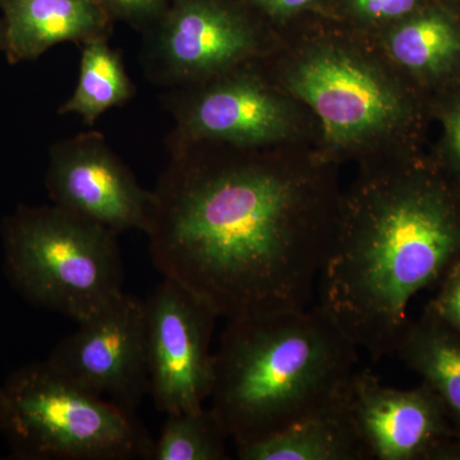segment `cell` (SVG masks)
Returning <instances> with one entry per match:
<instances>
[{
	"label": "cell",
	"instance_id": "obj_16",
	"mask_svg": "<svg viewBox=\"0 0 460 460\" xmlns=\"http://www.w3.org/2000/svg\"><path fill=\"white\" fill-rule=\"evenodd\" d=\"M389 50L396 62L420 74H441L460 58V26L447 9L425 5L393 30Z\"/></svg>",
	"mask_w": 460,
	"mask_h": 460
},
{
	"label": "cell",
	"instance_id": "obj_9",
	"mask_svg": "<svg viewBox=\"0 0 460 460\" xmlns=\"http://www.w3.org/2000/svg\"><path fill=\"white\" fill-rule=\"evenodd\" d=\"M45 184L53 205L115 234H147L153 224L155 193L142 189L102 133H80L54 145Z\"/></svg>",
	"mask_w": 460,
	"mask_h": 460
},
{
	"label": "cell",
	"instance_id": "obj_3",
	"mask_svg": "<svg viewBox=\"0 0 460 460\" xmlns=\"http://www.w3.org/2000/svg\"><path fill=\"white\" fill-rule=\"evenodd\" d=\"M358 348L319 305L226 320L210 410L235 447L341 410Z\"/></svg>",
	"mask_w": 460,
	"mask_h": 460
},
{
	"label": "cell",
	"instance_id": "obj_1",
	"mask_svg": "<svg viewBox=\"0 0 460 460\" xmlns=\"http://www.w3.org/2000/svg\"><path fill=\"white\" fill-rule=\"evenodd\" d=\"M147 232L154 266L226 320L307 307L337 228L301 178L255 162L204 164L169 137Z\"/></svg>",
	"mask_w": 460,
	"mask_h": 460
},
{
	"label": "cell",
	"instance_id": "obj_8",
	"mask_svg": "<svg viewBox=\"0 0 460 460\" xmlns=\"http://www.w3.org/2000/svg\"><path fill=\"white\" fill-rule=\"evenodd\" d=\"M48 361L77 385L136 411L150 392L145 302L124 292L78 323Z\"/></svg>",
	"mask_w": 460,
	"mask_h": 460
},
{
	"label": "cell",
	"instance_id": "obj_20",
	"mask_svg": "<svg viewBox=\"0 0 460 460\" xmlns=\"http://www.w3.org/2000/svg\"><path fill=\"white\" fill-rule=\"evenodd\" d=\"M428 310L460 334V259L440 280V290Z\"/></svg>",
	"mask_w": 460,
	"mask_h": 460
},
{
	"label": "cell",
	"instance_id": "obj_11",
	"mask_svg": "<svg viewBox=\"0 0 460 460\" xmlns=\"http://www.w3.org/2000/svg\"><path fill=\"white\" fill-rule=\"evenodd\" d=\"M289 86L319 115L329 140L338 144L383 131L401 111L383 78L339 51L308 57L290 75Z\"/></svg>",
	"mask_w": 460,
	"mask_h": 460
},
{
	"label": "cell",
	"instance_id": "obj_15",
	"mask_svg": "<svg viewBox=\"0 0 460 460\" xmlns=\"http://www.w3.org/2000/svg\"><path fill=\"white\" fill-rule=\"evenodd\" d=\"M241 460H368L341 411L298 420L268 438L235 447Z\"/></svg>",
	"mask_w": 460,
	"mask_h": 460
},
{
	"label": "cell",
	"instance_id": "obj_4",
	"mask_svg": "<svg viewBox=\"0 0 460 460\" xmlns=\"http://www.w3.org/2000/svg\"><path fill=\"white\" fill-rule=\"evenodd\" d=\"M117 237L53 204L20 206L2 224L5 275L30 304L83 323L124 293Z\"/></svg>",
	"mask_w": 460,
	"mask_h": 460
},
{
	"label": "cell",
	"instance_id": "obj_5",
	"mask_svg": "<svg viewBox=\"0 0 460 460\" xmlns=\"http://www.w3.org/2000/svg\"><path fill=\"white\" fill-rule=\"evenodd\" d=\"M0 432L17 459L151 460L154 440L136 411L77 385L48 359L3 384Z\"/></svg>",
	"mask_w": 460,
	"mask_h": 460
},
{
	"label": "cell",
	"instance_id": "obj_25",
	"mask_svg": "<svg viewBox=\"0 0 460 460\" xmlns=\"http://www.w3.org/2000/svg\"><path fill=\"white\" fill-rule=\"evenodd\" d=\"M3 419V387L0 385V428H2Z\"/></svg>",
	"mask_w": 460,
	"mask_h": 460
},
{
	"label": "cell",
	"instance_id": "obj_17",
	"mask_svg": "<svg viewBox=\"0 0 460 460\" xmlns=\"http://www.w3.org/2000/svg\"><path fill=\"white\" fill-rule=\"evenodd\" d=\"M135 93L122 57L109 45L108 36L93 39L81 45L77 86L59 108V114H77L87 124H93L100 115L126 104Z\"/></svg>",
	"mask_w": 460,
	"mask_h": 460
},
{
	"label": "cell",
	"instance_id": "obj_24",
	"mask_svg": "<svg viewBox=\"0 0 460 460\" xmlns=\"http://www.w3.org/2000/svg\"><path fill=\"white\" fill-rule=\"evenodd\" d=\"M7 40H5L4 21L0 20V51H5Z\"/></svg>",
	"mask_w": 460,
	"mask_h": 460
},
{
	"label": "cell",
	"instance_id": "obj_23",
	"mask_svg": "<svg viewBox=\"0 0 460 460\" xmlns=\"http://www.w3.org/2000/svg\"><path fill=\"white\" fill-rule=\"evenodd\" d=\"M447 129L454 159L460 172V102L447 114Z\"/></svg>",
	"mask_w": 460,
	"mask_h": 460
},
{
	"label": "cell",
	"instance_id": "obj_12",
	"mask_svg": "<svg viewBox=\"0 0 460 460\" xmlns=\"http://www.w3.org/2000/svg\"><path fill=\"white\" fill-rule=\"evenodd\" d=\"M165 108L184 140L253 147L286 135V108L255 77L229 75L198 91L171 89Z\"/></svg>",
	"mask_w": 460,
	"mask_h": 460
},
{
	"label": "cell",
	"instance_id": "obj_2",
	"mask_svg": "<svg viewBox=\"0 0 460 460\" xmlns=\"http://www.w3.org/2000/svg\"><path fill=\"white\" fill-rule=\"evenodd\" d=\"M460 259V206L432 181L365 190L338 226L319 305L372 361L395 352L408 305Z\"/></svg>",
	"mask_w": 460,
	"mask_h": 460
},
{
	"label": "cell",
	"instance_id": "obj_22",
	"mask_svg": "<svg viewBox=\"0 0 460 460\" xmlns=\"http://www.w3.org/2000/svg\"><path fill=\"white\" fill-rule=\"evenodd\" d=\"M253 5L274 17H286L310 7L314 0H250Z\"/></svg>",
	"mask_w": 460,
	"mask_h": 460
},
{
	"label": "cell",
	"instance_id": "obj_7",
	"mask_svg": "<svg viewBox=\"0 0 460 460\" xmlns=\"http://www.w3.org/2000/svg\"><path fill=\"white\" fill-rule=\"evenodd\" d=\"M146 33V75L169 89L232 71L259 49L255 26L226 0H169Z\"/></svg>",
	"mask_w": 460,
	"mask_h": 460
},
{
	"label": "cell",
	"instance_id": "obj_6",
	"mask_svg": "<svg viewBox=\"0 0 460 460\" xmlns=\"http://www.w3.org/2000/svg\"><path fill=\"white\" fill-rule=\"evenodd\" d=\"M144 302L148 394L166 416L201 410L213 389L211 341L219 316L204 298L168 278Z\"/></svg>",
	"mask_w": 460,
	"mask_h": 460
},
{
	"label": "cell",
	"instance_id": "obj_13",
	"mask_svg": "<svg viewBox=\"0 0 460 460\" xmlns=\"http://www.w3.org/2000/svg\"><path fill=\"white\" fill-rule=\"evenodd\" d=\"M5 54L12 65L35 60L60 42L83 45L111 33V17L100 0H0Z\"/></svg>",
	"mask_w": 460,
	"mask_h": 460
},
{
	"label": "cell",
	"instance_id": "obj_14",
	"mask_svg": "<svg viewBox=\"0 0 460 460\" xmlns=\"http://www.w3.org/2000/svg\"><path fill=\"white\" fill-rule=\"evenodd\" d=\"M396 356L443 404L460 438V334L426 308L417 321H408L396 343Z\"/></svg>",
	"mask_w": 460,
	"mask_h": 460
},
{
	"label": "cell",
	"instance_id": "obj_18",
	"mask_svg": "<svg viewBox=\"0 0 460 460\" xmlns=\"http://www.w3.org/2000/svg\"><path fill=\"white\" fill-rule=\"evenodd\" d=\"M229 440L210 408L168 414L151 460H226Z\"/></svg>",
	"mask_w": 460,
	"mask_h": 460
},
{
	"label": "cell",
	"instance_id": "obj_19",
	"mask_svg": "<svg viewBox=\"0 0 460 460\" xmlns=\"http://www.w3.org/2000/svg\"><path fill=\"white\" fill-rule=\"evenodd\" d=\"M113 18L148 31L165 13L169 0H100Z\"/></svg>",
	"mask_w": 460,
	"mask_h": 460
},
{
	"label": "cell",
	"instance_id": "obj_10",
	"mask_svg": "<svg viewBox=\"0 0 460 460\" xmlns=\"http://www.w3.org/2000/svg\"><path fill=\"white\" fill-rule=\"evenodd\" d=\"M341 413L368 459H438L447 444L458 438L440 399L425 383L394 389L368 371H356L345 390Z\"/></svg>",
	"mask_w": 460,
	"mask_h": 460
},
{
	"label": "cell",
	"instance_id": "obj_21",
	"mask_svg": "<svg viewBox=\"0 0 460 460\" xmlns=\"http://www.w3.org/2000/svg\"><path fill=\"white\" fill-rule=\"evenodd\" d=\"M354 13L368 21H395L425 7L426 0H348Z\"/></svg>",
	"mask_w": 460,
	"mask_h": 460
}]
</instances>
